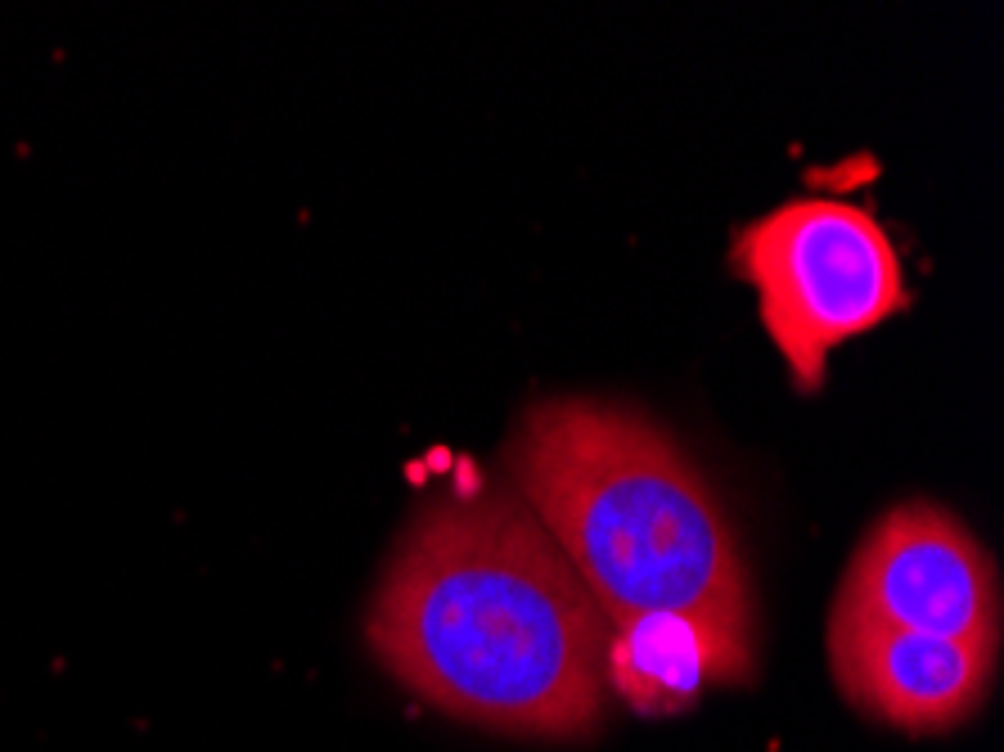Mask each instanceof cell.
<instances>
[{
  "label": "cell",
  "instance_id": "1",
  "mask_svg": "<svg viewBox=\"0 0 1004 752\" xmlns=\"http://www.w3.org/2000/svg\"><path fill=\"white\" fill-rule=\"evenodd\" d=\"M365 635L446 716L523 739L599 730L608 617L514 491L428 505L383 572Z\"/></svg>",
  "mask_w": 1004,
  "mask_h": 752
},
{
  "label": "cell",
  "instance_id": "2",
  "mask_svg": "<svg viewBox=\"0 0 1004 752\" xmlns=\"http://www.w3.org/2000/svg\"><path fill=\"white\" fill-rule=\"evenodd\" d=\"M509 473L608 626L694 608L752 613L748 563L721 500L644 415L590 397L532 406Z\"/></svg>",
  "mask_w": 1004,
  "mask_h": 752
},
{
  "label": "cell",
  "instance_id": "3",
  "mask_svg": "<svg viewBox=\"0 0 1004 752\" xmlns=\"http://www.w3.org/2000/svg\"><path fill=\"white\" fill-rule=\"evenodd\" d=\"M734 271L757 289L761 325L802 392L820 388L829 352L910 307L892 235L842 199H788L748 221Z\"/></svg>",
  "mask_w": 1004,
  "mask_h": 752
},
{
  "label": "cell",
  "instance_id": "4",
  "mask_svg": "<svg viewBox=\"0 0 1004 752\" xmlns=\"http://www.w3.org/2000/svg\"><path fill=\"white\" fill-rule=\"evenodd\" d=\"M833 617L1000 649V577L950 509L905 500L865 532Z\"/></svg>",
  "mask_w": 1004,
  "mask_h": 752
},
{
  "label": "cell",
  "instance_id": "5",
  "mask_svg": "<svg viewBox=\"0 0 1004 752\" xmlns=\"http://www.w3.org/2000/svg\"><path fill=\"white\" fill-rule=\"evenodd\" d=\"M1000 649L959 644L901 626L829 617V662L838 689L883 725L946 734L982 707Z\"/></svg>",
  "mask_w": 1004,
  "mask_h": 752
},
{
  "label": "cell",
  "instance_id": "6",
  "mask_svg": "<svg viewBox=\"0 0 1004 752\" xmlns=\"http://www.w3.org/2000/svg\"><path fill=\"white\" fill-rule=\"evenodd\" d=\"M757 667L752 613H640L608 626L604 680L640 716L694 707L707 689L743 685Z\"/></svg>",
  "mask_w": 1004,
  "mask_h": 752
}]
</instances>
